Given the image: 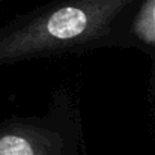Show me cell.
I'll list each match as a JSON object with an SVG mask.
<instances>
[{"label": "cell", "instance_id": "obj_1", "mask_svg": "<svg viewBox=\"0 0 155 155\" xmlns=\"http://www.w3.org/2000/svg\"><path fill=\"white\" fill-rule=\"evenodd\" d=\"M91 17L86 11L66 6L56 11L44 24V33L53 39H72L80 36L89 26Z\"/></svg>", "mask_w": 155, "mask_h": 155}, {"label": "cell", "instance_id": "obj_3", "mask_svg": "<svg viewBox=\"0 0 155 155\" xmlns=\"http://www.w3.org/2000/svg\"><path fill=\"white\" fill-rule=\"evenodd\" d=\"M152 24H154V32H155V3L152 6Z\"/></svg>", "mask_w": 155, "mask_h": 155}, {"label": "cell", "instance_id": "obj_2", "mask_svg": "<svg viewBox=\"0 0 155 155\" xmlns=\"http://www.w3.org/2000/svg\"><path fill=\"white\" fill-rule=\"evenodd\" d=\"M0 155H38L29 139L8 134L0 137Z\"/></svg>", "mask_w": 155, "mask_h": 155}]
</instances>
